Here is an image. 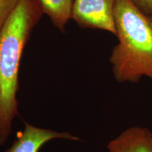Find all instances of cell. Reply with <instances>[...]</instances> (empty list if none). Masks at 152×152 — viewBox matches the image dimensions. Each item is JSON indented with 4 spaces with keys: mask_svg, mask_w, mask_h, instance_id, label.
Wrapping results in <instances>:
<instances>
[{
    "mask_svg": "<svg viewBox=\"0 0 152 152\" xmlns=\"http://www.w3.org/2000/svg\"><path fill=\"white\" fill-rule=\"evenodd\" d=\"M142 12L152 16V0H130Z\"/></svg>",
    "mask_w": 152,
    "mask_h": 152,
    "instance_id": "cell-8",
    "label": "cell"
},
{
    "mask_svg": "<svg viewBox=\"0 0 152 152\" xmlns=\"http://www.w3.org/2000/svg\"><path fill=\"white\" fill-rule=\"evenodd\" d=\"M43 14L39 0H20L0 32V146L12 132L18 115L16 95L23 49Z\"/></svg>",
    "mask_w": 152,
    "mask_h": 152,
    "instance_id": "cell-1",
    "label": "cell"
},
{
    "mask_svg": "<svg viewBox=\"0 0 152 152\" xmlns=\"http://www.w3.org/2000/svg\"><path fill=\"white\" fill-rule=\"evenodd\" d=\"M43 14L47 15L55 27L64 30L71 19L74 0H39Z\"/></svg>",
    "mask_w": 152,
    "mask_h": 152,
    "instance_id": "cell-6",
    "label": "cell"
},
{
    "mask_svg": "<svg viewBox=\"0 0 152 152\" xmlns=\"http://www.w3.org/2000/svg\"><path fill=\"white\" fill-rule=\"evenodd\" d=\"M109 152H152V131L141 126L130 127L108 144Z\"/></svg>",
    "mask_w": 152,
    "mask_h": 152,
    "instance_id": "cell-5",
    "label": "cell"
},
{
    "mask_svg": "<svg viewBox=\"0 0 152 152\" xmlns=\"http://www.w3.org/2000/svg\"><path fill=\"white\" fill-rule=\"evenodd\" d=\"M117 0H74L71 19L82 28L108 31L116 35L114 10Z\"/></svg>",
    "mask_w": 152,
    "mask_h": 152,
    "instance_id": "cell-3",
    "label": "cell"
},
{
    "mask_svg": "<svg viewBox=\"0 0 152 152\" xmlns=\"http://www.w3.org/2000/svg\"><path fill=\"white\" fill-rule=\"evenodd\" d=\"M20 1V0H0V32Z\"/></svg>",
    "mask_w": 152,
    "mask_h": 152,
    "instance_id": "cell-7",
    "label": "cell"
},
{
    "mask_svg": "<svg viewBox=\"0 0 152 152\" xmlns=\"http://www.w3.org/2000/svg\"><path fill=\"white\" fill-rule=\"evenodd\" d=\"M55 139L81 140L69 132H58L26 123L23 130L18 133L11 147L4 152H39L44 144Z\"/></svg>",
    "mask_w": 152,
    "mask_h": 152,
    "instance_id": "cell-4",
    "label": "cell"
},
{
    "mask_svg": "<svg viewBox=\"0 0 152 152\" xmlns=\"http://www.w3.org/2000/svg\"><path fill=\"white\" fill-rule=\"evenodd\" d=\"M118 43L110 63L119 83H137L144 76L152 80V16L130 0H117L114 10Z\"/></svg>",
    "mask_w": 152,
    "mask_h": 152,
    "instance_id": "cell-2",
    "label": "cell"
}]
</instances>
